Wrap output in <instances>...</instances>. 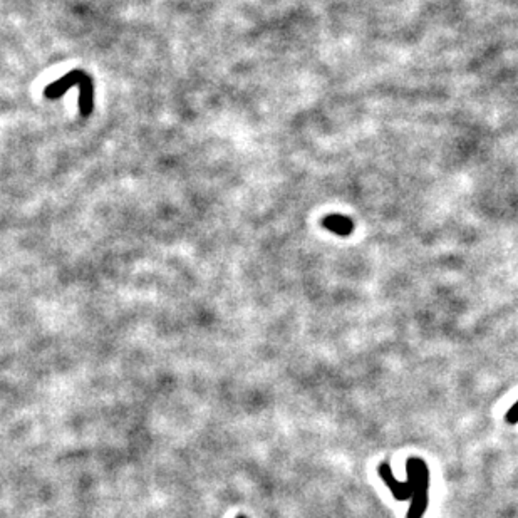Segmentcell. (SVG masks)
<instances>
[{
  "label": "cell",
  "instance_id": "obj_1",
  "mask_svg": "<svg viewBox=\"0 0 518 518\" xmlns=\"http://www.w3.org/2000/svg\"><path fill=\"white\" fill-rule=\"evenodd\" d=\"M408 482L412 486V503L408 518H421L428 505V490H430V470L426 463L418 458L408 460Z\"/></svg>",
  "mask_w": 518,
  "mask_h": 518
},
{
  "label": "cell",
  "instance_id": "obj_2",
  "mask_svg": "<svg viewBox=\"0 0 518 518\" xmlns=\"http://www.w3.org/2000/svg\"><path fill=\"white\" fill-rule=\"evenodd\" d=\"M379 475L382 476V480L386 482V485H388L389 488H391L393 495L396 500H409V498H412V486L411 483H401L397 482L396 478L393 476V471L389 470V467L386 463H382L381 467H379Z\"/></svg>",
  "mask_w": 518,
  "mask_h": 518
},
{
  "label": "cell",
  "instance_id": "obj_3",
  "mask_svg": "<svg viewBox=\"0 0 518 518\" xmlns=\"http://www.w3.org/2000/svg\"><path fill=\"white\" fill-rule=\"evenodd\" d=\"M322 223H324V227L328 228L329 232H332V234H337V235L352 234V221L349 219H345V217L343 215H329V217H325Z\"/></svg>",
  "mask_w": 518,
  "mask_h": 518
},
{
  "label": "cell",
  "instance_id": "obj_4",
  "mask_svg": "<svg viewBox=\"0 0 518 518\" xmlns=\"http://www.w3.org/2000/svg\"><path fill=\"white\" fill-rule=\"evenodd\" d=\"M505 419H506V423H512V424H515L518 421V401H517L515 406H513L508 412H506Z\"/></svg>",
  "mask_w": 518,
  "mask_h": 518
},
{
  "label": "cell",
  "instance_id": "obj_5",
  "mask_svg": "<svg viewBox=\"0 0 518 518\" xmlns=\"http://www.w3.org/2000/svg\"><path fill=\"white\" fill-rule=\"evenodd\" d=\"M236 518H247V517H236Z\"/></svg>",
  "mask_w": 518,
  "mask_h": 518
}]
</instances>
